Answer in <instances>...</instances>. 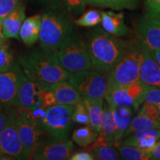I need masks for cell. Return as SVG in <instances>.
<instances>
[{
    "instance_id": "cell-1",
    "label": "cell",
    "mask_w": 160,
    "mask_h": 160,
    "mask_svg": "<svg viewBox=\"0 0 160 160\" xmlns=\"http://www.w3.org/2000/svg\"><path fill=\"white\" fill-rule=\"evenodd\" d=\"M128 43L99 27L92 29L88 33L86 45L93 68L101 73H108L125 54Z\"/></svg>"
},
{
    "instance_id": "cell-2",
    "label": "cell",
    "mask_w": 160,
    "mask_h": 160,
    "mask_svg": "<svg viewBox=\"0 0 160 160\" xmlns=\"http://www.w3.org/2000/svg\"><path fill=\"white\" fill-rule=\"evenodd\" d=\"M24 73L40 85H49L68 79L70 73L60 64L57 53L37 51L19 57Z\"/></svg>"
},
{
    "instance_id": "cell-3",
    "label": "cell",
    "mask_w": 160,
    "mask_h": 160,
    "mask_svg": "<svg viewBox=\"0 0 160 160\" xmlns=\"http://www.w3.org/2000/svg\"><path fill=\"white\" fill-rule=\"evenodd\" d=\"M73 24L67 16L56 11H48L42 15L39 45L47 53H56L59 46L73 33Z\"/></svg>"
},
{
    "instance_id": "cell-4",
    "label": "cell",
    "mask_w": 160,
    "mask_h": 160,
    "mask_svg": "<svg viewBox=\"0 0 160 160\" xmlns=\"http://www.w3.org/2000/svg\"><path fill=\"white\" fill-rule=\"evenodd\" d=\"M142 56V48L140 40L137 37L129 41L125 54L107 76L108 88L127 85L139 80Z\"/></svg>"
},
{
    "instance_id": "cell-5",
    "label": "cell",
    "mask_w": 160,
    "mask_h": 160,
    "mask_svg": "<svg viewBox=\"0 0 160 160\" xmlns=\"http://www.w3.org/2000/svg\"><path fill=\"white\" fill-rule=\"evenodd\" d=\"M56 53L60 64L70 73L93 68L87 45L73 33L62 43Z\"/></svg>"
},
{
    "instance_id": "cell-6",
    "label": "cell",
    "mask_w": 160,
    "mask_h": 160,
    "mask_svg": "<svg viewBox=\"0 0 160 160\" xmlns=\"http://www.w3.org/2000/svg\"><path fill=\"white\" fill-rule=\"evenodd\" d=\"M5 111V122L0 133V159H25L17 127L19 109L13 105Z\"/></svg>"
},
{
    "instance_id": "cell-7",
    "label": "cell",
    "mask_w": 160,
    "mask_h": 160,
    "mask_svg": "<svg viewBox=\"0 0 160 160\" xmlns=\"http://www.w3.org/2000/svg\"><path fill=\"white\" fill-rule=\"evenodd\" d=\"M73 105H57L46 109L45 116L42 121L46 133L54 139L68 140L72 125Z\"/></svg>"
},
{
    "instance_id": "cell-8",
    "label": "cell",
    "mask_w": 160,
    "mask_h": 160,
    "mask_svg": "<svg viewBox=\"0 0 160 160\" xmlns=\"http://www.w3.org/2000/svg\"><path fill=\"white\" fill-rule=\"evenodd\" d=\"M68 80L82 98H104L107 91V77L99 71L89 69L71 73Z\"/></svg>"
},
{
    "instance_id": "cell-9",
    "label": "cell",
    "mask_w": 160,
    "mask_h": 160,
    "mask_svg": "<svg viewBox=\"0 0 160 160\" xmlns=\"http://www.w3.org/2000/svg\"><path fill=\"white\" fill-rule=\"evenodd\" d=\"M147 85L140 80L108 88L105 98L109 106L130 107L137 111L144 102Z\"/></svg>"
},
{
    "instance_id": "cell-10",
    "label": "cell",
    "mask_w": 160,
    "mask_h": 160,
    "mask_svg": "<svg viewBox=\"0 0 160 160\" xmlns=\"http://www.w3.org/2000/svg\"><path fill=\"white\" fill-rule=\"evenodd\" d=\"M19 109L17 127L18 132L22 145L25 159H30L32 153L41 142L45 133L42 125L32 119L23 109Z\"/></svg>"
},
{
    "instance_id": "cell-11",
    "label": "cell",
    "mask_w": 160,
    "mask_h": 160,
    "mask_svg": "<svg viewBox=\"0 0 160 160\" xmlns=\"http://www.w3.org/2000/svg\"><path fill=\"white\" fill-rule=\"evenodd\" d=\"M74 150V145L69 140H42L33 152L31 157L37 160L69 159Z\"/></svg>"
},
{
    "instance_id": "cell-12",
    "label": "cell",
    "mask_w": 160,
    "mask_h": 160,
    "mask_svg": "<svg viewBox=\"0 0 160 160\" xmlns=\"http://www.w3.org/2000/svg\"><path fill=\"white\" fill-rule=\"evenodd\" d=\"M40 90L41 85L28 77L22 71L14 105L25 110L43 108L40 99Z\"/></svg>"
},
{
    "instance_id": "cell-13",
    "label": "cell",
    "mask_w": 160,
    "mask_h": 160,
    "mask_svg": "<svg viewBox=\"0 0 160 160\" xmlns=\"http://www.w3.org/2000/svg\"><path fill=\"white\" fill-rule=\"evenodd\" d=\"M22 70L15 63L8 71L0 72V104L4 109L14 105Z\"/></svg>"
},
{
    "instance_id": "cell-14",
    "label": "cell",
    "mask_w": 160,
    "mask_h": 160,
    "mask_svg": "<svg viewBox=\"0 0 160 160\" xmlns=\"http://www.w3.org/2000/svg\"><path fill=\"white\" fill-rule=\"evenodd\" d=\"M137 38L149 49L160 50V17H144L137 28Z\"/></svg>"
},
{
    "instance_id": "cell-15",
    "label": "cell",
    "mask_w": 160,
    "mask_h": 160,
    "mask_svg": "<svg viewBox=\"0 0 160 160\" xmlns=\"http://www.w3.org/2000/svg\"><path fill=\"white\" fill-rule=\"evenodd\" d=\"M142 43V56L139 70V80L149 86L160 87V67L156 61L151 49Z\"/></svg>"
},
{
    "instance_id": "cell-16",
    "label": "cell",
    "mask_w": 160,
    "mask_h": 160,
    "mask_svg": "<svg viewBox=\"0 0 160 160\" xmlns=\"http://www.w3.org/2000/svg\"><path fill=\"white\" fill-rule=\"evenodd\" d=\"M100 14L102 28L110 34L117 37H122L129 33V28L124 21L123 13H117L108 11H100Z\"/></svg>"
},
{
    "instance_id": "cell-17",
    "label": "cell",
    "mask_w": 160,
    "mask_h": 160,
    "mask_svg": "<svg viewBox=\"0 0 160 160\" xmlns=\"http://www.w3.org/2000/svg\"><path fill=\"white\" fill-rule=\"evenodd\" d=\"M25 19V8L19 3L3 20L1 25L2 33L6 38L20 39L19 31Z\"/></svg>"
},
{
    "instance_id": "cell-18",
    "label": "cell",
    "mask_w": 160,
    "mask_h": 160,
    "mask_svg": "<svg viewBox=\"0 0 160 160\" xmlns=\"http://www.w3.org/2000/svg\"><path fill=\"white\" fill-rule=\"evenodd\" d=\"M49 87L54 93L59 105L74 106L82 100L79 92L68 79L49 85Z\"/></svg>"
},
{
    "instance_id": "cell-19",
    "label": "cell",
    "mask_w": 160,
    "mask_h": 160,
    "mask_svg": "<svg viewBox=\"0 0 160 160\" xmlns=\"http://www.w3.org/2000/svg\"><path fill=\"white\" fill-rule=\"evenodd\" d=\"M109 107L111 109L113 121L115 123L116 131L114 142L116 144L119 142L123 139L126 130L131 124L132 115H133V108L130 107H117V106H109Z\"/></svg>"
},
{
    "instance_id": "cell-20",
    "label": "cell",
    "mask_w": 160,
    "mask_h": 160,
    "mask_svg": "<svg viewBox=\"0 0 160 160\" xmlns=\"http://www.w3.org/2000/svg\"><path fill=\"white\" fill-rule=\"evenodd\" d=\"M42 15L37 14L25 19L19 31V38L26 46L30 47L39 40Z\"/></svg>"
},
{
    "instance_id": "cell-21",
    "label": "cell",
    "mask_w": 160,
    "mask_h": 160,
    "mask_svg": "<svg viewBox=\"0 0 160 160\" xmlns=\"http://www.w3.org/2000/svg\"><path fill=\"white\" fill-rule=\"evenodd\" d=\"M87 150L91 152L95 159L98 160H117L121 159L114 145L104 138L98 137L88 146Z\"/></svg>"
},
{
    "instance_id": "cell-22",
    "label": "cell",
    "mask_w": 160,
    "mask_h": 160,
    "mask_svg": "<svg viewBox=\"0 0 160 160\" xmlns=\"http://www.w3.org/2000/svg\"><path fill=\"white\" fill-rule=\"evenodd\" d=\"M90 117V125L99 133L103 115V98H82Z\"/></svg>"
},
{
    "instance_id": "cell-23",
    "label": "cell",
    "mask_w": 160,
    "mask_h": 160,
    "mask_svg": "<svg viewBox=\"0 0 160 160\" xmlns=\"http://www.w3.org/2000/svg\"><path fill=\"white\" fill-rule=\"evenodd\" d=\"M116 127L111 108L108 103L103 104V115L99 131V137L104 138L114 145Z\"/></svg>"
},
{
    "instance_id": "cell-24",
    "label": "cell",
    "mask_w": 160,
    "mask_h": 160,
    "mask_svg": "<svg viewBox=\"0 0 160 160\" xmlns=\"http://www.w3.org/2000/svg\"><path fill=\"white\" fill-rule=\"evenodd\" d=\"M114 146L117 148L120 158L126 160H148L150 154L143 150L134 146L126 145L121 142L116 143Z\"/></svg>"
},
{
    "instance_id": "cell-25",
    "label": "cell",
    "mask_w": 160,
    "mask_h": 160,
    "mask_svg": "<svg viewBox=\"0 0 160 160\" xmlns=\"http://www.w3.org/2000/svg\"><path fill=\"white\" fill-rule=\"evenodd\" d=\"M140 0H86L88 4L93 6L113 10L134 9Z\"/></svg>"
},
{
    "instance_id": "cell-26",
    "label": "cell",
    "mask_w": 160,
    "mask_h": 160,
    "mask_svg": "<svg viewBox=\"0 0 160 160\" xmlns=\"http://www.w3.org/2000/svg\"><path fill=\"white\" fill-rule=\"evenodd\" d=\"M152 128H160V122L155 121V120L145 117V115L138 113L137 117H135L131 120V124H130L128 129L126 130L123 138L128 137V136L131 135L137 131Z\"/></svg>"
},
{
    "instance_id": "cell-27",
    "label": "cell",
    "mask_w": 160,
    "mask_h": 160,
    "mask_svg": "<svg viewBox=\"0 0 160 160\" xmlns=\"http://www.w3.org/2000/svg\"><path fill=\"white\" fill-rule=\"evenodd\" d=\"M98 135L99 133L96 131L91 125H85L73 131L72 140L81 147H86L91 145Z\"/></svg>"
},
{
    "instance_id": "cell-28",
    "label": "cell",
    "mask_w": 160,
    "mask_h": 160,
    "mask_svg": "<svg viewBox=\"0 0 160 160\" xmlns=\"http://www.w3.org/2000/svg\"><path fill=\"white\" fill-rule=\"evenodd\" d=\"M101 14L97 10H89L85 12L79 19H76L74 24L81 27H94L101 22Z\"/></svg>"
},
{
    "instance_id": "cell-29",
    "label": "cell",
    "mask_w": 160,
    "mask_h": 160,
    "mask_svg": "<svg viewBox=\"0 0 160 160\" xmlns=\"http://www.w3.org/2000/svg\"><path fill=\"white\" fill-rule=\"evenodd\" d=\"M72 121L77 124L90 125L88 113L82 100L74 105L73 113H72Z\"/></svg>"
},
{
    "instance_id": "cell-30",
    "label": "cell",
    "mask_w": 160,
    "mask_h": 160,
    "mask_svg": "<svg viewBox=\"0 0 160 160\" xmlns=\"http://www.w3.org/2000/svg\"><path fill=\"white\" fill-rule=\"evenodd\" d=\"M13 55L8 45L0 48V72L8 71L13 65Z\"/></svg>"
},
{
    "instance_id": "cell-31",
    "label": "cell",
    "mask_w": 160,
    "mask_h": 160,
    "mask_svg": "<svg viewBox=\"0 0 160 160\" xmlns=\"http://www.w3.org/2000/svg\"><path fill=\"white\" fill-rule=\"evenodd\" d=\"M40 99L44 108L47 109L51 106L57 105L54 93L50 88L49 85H41L40 90Z\"/></svg>"
},
{
    "instance_id": "cell-32",
    "label": "cell",
    "mask_w": 160,
    "mask_h": 160,
    "mask_svg": "<svg viewBox=\"0 0 160 160\" xmlns=\"http://www.w3.org/2000/svg\"><path fill=\"white\" fill-rule=\"evenodd\" d=\"M144 102H148L158 105L160 104V87L147 85L146 88Z\"/></svg>"
},
{
    "instance_id": "cell-33",
    "label": "cell",
    "mask_w": 160,
    "mask_h": 160,
    "mask_svg": "<svg viewBox=\"0 0 160 160\" xmlns=\"http://www.w3.org/2000/svg\"><path fill=\"white\" fill-rule=\"evenodd\" d=\"M20 0H0V26L5 18L16 8Z\"/></svg>"
},
{
    "instance_id": "cell-34",
    "label": "cell",
    "mask_w": 160,
    "mask_h": 160,
    "mask_svg": "<svg viewBox=\"0 0 160 160\" xmlns=\"http://www.w3.org/2000/svg\"><path fill=\"white\" fill-rule=\"evenodd\" d=\"M139 113L145 115V117L150 118V119L155 120V121L159 122V112H158L157 106L153 104L148 102H143L140 108Z\"/></svg>"
},
{
    "instance_id": "cell-35",
    "label": "cell",
    "mask_w": 160,
    "mask_h": 160,
    "mask_svg": "<svg viewBox=\"0 0 160 160\" xmlns=\"http://www.w3.org/2000/svg\"><path fill=\"white\" fill-rule=\"evenodd\" d=\"M145 15L147 17H160V0H145Z\"/></svg>"
},
{
    "instance_id": "cell-36",
    "label": "cell",
    "mask_w": 160,
    "mask_h": 160,
    "mask_svg": "<svg viewBox=\"0 0 160 160\" xmlns=\"http://www.w3.org/2000/svg\"><path fill=\"white\" fill-rule=\"evenodd\" d=\"M65 3L70 13L80 14L85 10L87 2L86 0H65Z\"/></svg>"
},
{
    "instance_id": "cell-37",
    "label": "cell",
    "mask_w": 160,
    "mask_h": 160,
    "mask_svg": "<svg viewBox=\"0 0 160 160\" xmlns=\"http://www.w3.org/2000/svg\"><path fill=\"white\" fill-rule=\"evenodd\" d=\"M69 159L71 160H93L94 157L88 150H82L72 153Z\"/></svg>"
},
{
    "instance_id": "cell-38",
    "label": "cell",
    "mask_w": 160,
    "mask_h": 160,
    "mask_svg": "<svg viewBox=\"0 0 160 160\" xmlns=\"http://www.w3.org/2000/svg\"><path fill=\"white\" fill-rule=\"evenodd\" d=\"M150 159L160 160V139L157 140L154 147L150 152Z\"/></svg>"
},
{
    "instance_id": "cell-39",
    "label": "cell",
    "mask_w": 160,
    "mask_h": 160,
    "mask_svg": "<svg viewBox=\"0 0 160 160\" xmlns=\"http://www.w3.org/2000/svg\"><path fill=\"white\" fill-rule=\"evenodd\" d=\"M5 122V111L3 106L0 104V133L2 130Z\"/></svg>"
},
{
    "instance_id": "cell-40",
    "label": "cell",
    "mask_w": 160,
    "mask_h": 160,
    "mask_svg": "<svg viewBox=\"0 0 160 160\" xmlns=\"http://www.w3.org/2000/svg\"><path fill=\"white\" fill-rule=\"evenodd\" d=\"M151 51V53L152 54H153V57H154V59L157 62L158 65H159L160 67V50H154V51Z\"/></svg>"
},
{
    "instance_id": "cell-41",
    "label": "cell",
    "mask_w": 160,
    "mask_h": 160,
    "mask_svg": "<svg viewBox=\"0 0 160 160\" xmlns=\"http://www.w3.org/2000/svg\"><path fill=\"white\" fill-rule=\"evenodd\" d=\"M5 39L6 37L3 35L2 31H0V48H1L3 45H5Z\"/></svg>"
},
{
    "instance_id": "cell-42",
    "label": "cell",
    "mask_w": 160,
    "mask_h": 160,
    "mask_svg": "<svg viewBox=\"0 0 160 160\" xmlns=\"http://www.w3.org/2000/svg\"><path fill=\"white\" fill-rule=\"evenodd\" d=\"M157 106L158 112H159V122H160V104H159V105H157Z\"/></svg>"
}]
</instances>
